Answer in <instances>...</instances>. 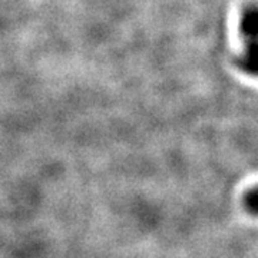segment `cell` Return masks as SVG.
Returning a JSON list of instances; mask_svg holds the SVG:
<instances>
[{
	"label": "cell",
	"mask_w": 258,
	"mask_h": 258,
	"mask_svg": "<svg viewBox=\"0 0 258 258\" xmlns=\"http://www.w3.org/2000/svg\"><path fill=\"white\" fill-rule=\"evenodd\" d=\"M240 29L245 40V50L237 64L242 72L258 76V6H248L241 16Z\"/></svg>",
	"instance_id": "obj_1"
},
{
	"label": "cell",
	"mask_w": 258,
	"mask_h": 258,
	"mask_svg": "<svg viewBox=\"0 0 258 258\" xmlns=\"http://www.w3.org/2000/svg\"><path fill=\"white\" fill-rule=\"evenodd\" d=\"M245 207L249 212L258 214V186L245 195Z\"/></svg>",
	"instance_id": "obj_2"
}]
</instances>
